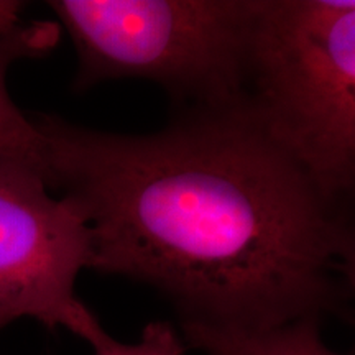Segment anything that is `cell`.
Wrapping results in <instances>:
<instances>
[{"label": "cell", "mask_w": 355, "mask_h": 355, "mask_svg": "<svg viewBox=\"0 0 355 355\" xmlns=\"http://www.w3.org/2000/svg\"><path fill=\"white\" fill-rule=\"evenodd\" d=\"M50 188L78 207L92 268L144 283L181 321L265 327L347 313L349 207L332 202L243 102L123 135L35 114Z\"/></svg>", "instance_id": "6da1fadb"}, {"label": "cell", "mask_w": 355, "mask_h": 355, "mask_svg": "<svg viewBox=\"0 0 355 355\" xmlns=\"http://www.w3.org/2000/svg\"><path fill=\"white\" fill-rule=\"evenodd\" d=\"M242 102L321 193L355 183V2L255 0Z\"/></svg>", "instance_id": "7a4b0ae2"}, {"label": "cell", "mask_w": 355, "mask_h": 355, "mask_svg": "<svg viewBox=\"0 0 355 355\" xmlns=\"http://www.w3.org/2000/svg\"><path fill=\"white\" fill-rule=\"evenodd\" d=\"M78 55L74 87L157 83L180 110L242 102L255 0H53Z\"/></svg>", "instance_id": "3957f363"}, {"label": "cell", "mask_w": 355, "mask_h": 355, "mask_svg": "<svg viewBox=\"0 0 355 355\" xmlns=\"http://www.w3.org/2000/svg\"><path fill=\"white\" fill-rule=\"evenodd\" d=\"M92 259L78 207L53 196L38 171L0 162V319L32 318L86 340L101 322L78 298L76 282Z\"/></svg>", "instance_id": "277c9868"}, {"label": "cell", "mask_w": 355, "mask_h": 355, "mask_svg": "<svg viewBox=\"0 0 355 355\" xmlns=\"http://www.w3.org/2000/svg\"><path fill=\"white\" fill-rule=\"evenodd\" d=\"M60 38L61 26L58 21H32L19 32L0 38V162L32 168L46 180L48 186L46 137L37 117L24 112L8 94L7 74L17 61L50 55Z\"/></svg>", "instance_id": "5b68a950"}, {"label": "cell", "mask_w": 355, "mask_h": 355, "mask_svg": "<svg viewBox=\"0 0 355 355\" xmlns=\"http://www.w3.org/2000/svg\"><path fill=\"white\" fill-rule=\"evenodd\" d=\"M321 319L303 318L265 327L181 321L188 349L204 355H343L321 336Z\"/></svg>", "instance_id": "8992f818"}, {"label": "cell", "mask_w": 355, "mask_h": 355, "mask_svg": "<svg viewBox=\"0 0 355 355\" xmlns=\"http://www.w3.org/2000/svg\"><path fill=\"white\" fill-rule=\"evenodd\" d=\"M86 343L94 349L96 355H184L188 350L183 336L173 324L165 321L146 324L135 344L119 343L97 324Z\"/></svg>", "instance_id": "52a82bcc"}, {"label": "cell", "mask_w": 355, "mask_h": 355, "mask_svg": "<svg viewBox=\"0 0 355 355\" xmlns=\"http://www.w3.org/2000/svg\"><path fill=\"white\" fill-rule=\"evenodd\" d=\"M25 6L15 0H0V38L19 32L26 21H24Z\"/></svg>", "instance_id": "ba28073f"}, {"label": "cell", "mask_w": 355, "mask_h": 355, "mask_svg": "<svg viewBox=\"0 0 355 355\" xmlns=\"http://www.w3.org/2000/svg\"><path fill=\"white\" fill-rule=\"evenodd\" d=\"M6 326H8V322L3 321V319H0V331H2Z\"/></svg>", "instance_id": "9c48e42d"}]
</instances>
